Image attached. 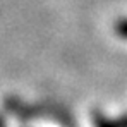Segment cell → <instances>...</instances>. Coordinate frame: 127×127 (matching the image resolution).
I'll list each match as a JSON object with an SVG mask.
<instances>
[{"mask_svg":"<svg viewBox=\"0 0 127 127\" xmlns=\"http://www.w3.org/2000/svg\"><path fill=\"white\" fill-rule=\"evenodd\" d=\"M95 126L96 127H127V117L119 119L115 122H110V120L103 119L100 113H95Z\"/></svg>","mask_w":127,"mask_h":127,"instance_id":"1","label":"cell"},{"mask_svg":"<svg viewBox=\"0 0 127 127\" xmlns=\"http://www.w3.org/2000/svg\"><path fill=\"white\" fill-rule=\"evenodd\" d=\"M115 33H117L120 38L127 40V19L117 21V24H115Z\"/></svg>","mask_w":127,"mask_h":127,"instance_id":"2","label":"cell"},{"mask_svg":"<svg viewBox=\"0 0 127 127\" xmlns=\"http://www.w3.org/2000/svg\"><path fill=\"white\" fill-rule=\"evenodd\" d=\"M0 127H3V122H2V119H0Z\"/></svg>","mask_w":127,"mask_h":127,"instance_id":"3","label":"cell"}]
</instances>
